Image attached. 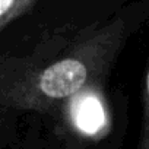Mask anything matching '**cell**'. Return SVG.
Listing matches in <instances>:
<instances>
[{
  "mask_svg": "<svg viewBox=\"0 0 149 149\" xmlns=\"http://www.w3.org/2000/svg\"><path fill=\"white\" fill-rule=\"evenodd\" d=\"M73 120L85 133H94L104 126V107L97 95L86 89V94L78 97L73 105Z\"/></svg>",
  "mask_w": 149,
  "mask_h": 149,
  "instance_id": "obj_2",
  "label": "cell"
},
{
  "mask_svg": "<svg viewBox=\"0 0 149 149\" xmlns=\"http://www.w3.org/2000/svg\"><path fill=\"white\" fill-rule=\"evenodd\" d=\"M35 0H0V29H6L13 21L22 16Z\"/></svg>",
  "mask_w": 149,
  "mask_h": 149,
  "instance_id": "obj_3",
  "label": "cell"
},
{
  "mask_svg": "<svg viewBox=\"0 0 149 149\" xmlns=\"http://www.w3.org/2000/svg\"><path fill=\"white\" fill-rule=\"evenodd\" d=\"M129 35L127 21L114 19L76 41L58 58L2 73L0 101L6 108L47 111L56 104L89 89L105 76Z\"/></svg>",
  "mask_w": 149,
  "mask_h": 149,
  "instance_id": "obj_1",
  "label": "cell"
},
{
  "mask_svg": "<svg viewBox=\"0 0 149 149\" xmlns=\"http://www.w3.org/2000/svg\"><path fill=\"white\" fill-rule=\"evenodd\" d=\"M142 129L137 149H149V63L145 74V85L142 94Z\"/></svg>",
  "mask_w": 149,
  "mask_h": 149,
  "instance_id": "obj_4",
  "label": "cell"
}]
</instances>
